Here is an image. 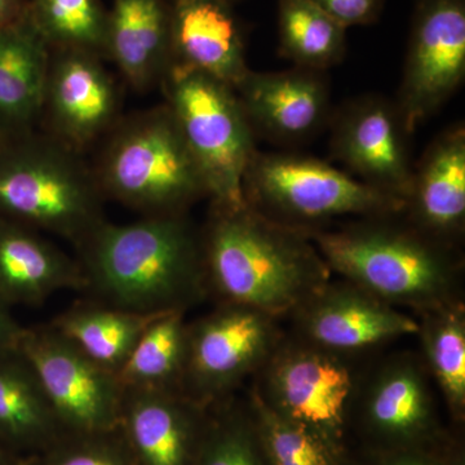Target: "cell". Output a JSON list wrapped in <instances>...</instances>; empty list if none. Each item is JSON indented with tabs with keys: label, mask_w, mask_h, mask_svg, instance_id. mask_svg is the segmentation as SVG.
<instances>
[{
	"label": "cell",
	"mask_w": 465,
	"mask_h": 465,
	"mask_svg": "<svg viewBox=\"0 0 465 465\" xmlns=\"http://www.w3.org/2000/svg\"><path fill=\"white\" fill-rule=\"evenodd\" d=\"M162 314H143L104 304L76 302L50 323L97 365L118 374L140 336Z\"/></svg>",
	"instance_id": "cb8c5ba5"
},
{
	"label": "cell",
	"mask_w": 465,
	"mask_h": 465,
	"mask_svg": "<svg viewBox=\"0 0 465 465\" xmlns=\"http://www.w3.org/2000/svg\"><path fill=\"white\" fill-rule=\"evenodd\" d=\"M208 298L243 305L282 320L332 273L302 231L278 224L249 204H210L201 228Z\"/></svg>",
	"instance_id": "7a4b0ae2"
},
{
	"label": "cell",
	"mask_w": 465,
	"mask_h": 465,
	"mask_svg": "<svg viewBox=\"0 0 465 465\" xmlns=\"http://www.w3.org/2000/svg\"><path fill=\"white\" fill-rule=\"evenodd\" d=\"M283 335L277 318L243 305L217 304L188 324L182 393L203 407L234 396Z\"/></svg>",
	"instance_id": "30bf717a"
},
{
	"label": "cell",
	"mask_w": 465,
	"mask_h": 465,
	"mask_svg": "<svg viewBox=\"0 0 465 465\" xmlns=\"http://www.w3.org/2000/svg\"><path fill=\"white\" fill-rule=\"evenodd\" d=\"M465 76V0H418L396 106L409 134Z\"/></svg>",
	"instance_id": "7c38bea8"
},
{
	"label": "cell",
	"mask_w": 465,
	"mask_h": 465,
	"mask_svg": "<svg viewBox=\"0 0 465 465\" xmlns=\"http://www.w3.org/2000/svg\"><path fill=\"white\" fill-rule=\"evenodd\" d=\"M106 60L115 64L134 91H148L161 84L171 64L170 3L113 0Z\"/></svg>",
	"instance_id": "44dd1931"
},
{
	"label": "cell",
	"mask_w": 465,
	"mask_h": 465,
	"mask_svg": "<svg viewBox=\"0 0 465 465\" xmlns=\"http://www.w3.org/2000/svg\"><path fill=\"white\" fill-rule=\"evenodd\" d=\"M231 2H234V0H231Z\"/></svg>",
	"instance_id": "8d00e7d4"
},
{
	"label": "cell",
	"mask_w": 465,
	"mask_h": 465,
	"mask_svg": "<svg viewBox=\"0 0 465 465\" xmlns=\"http://www.w3.org/2000/svg\"><path fill=\"white\" fill-rule=\"evenodd\" d=\"M78 260L41 232L0 219V298L8 305H41L64 290L84 291Z\"/></svg>",
	"instance_id": "ffe728a7"
},
{
	"label": "cell",
	"mask_w": 465,
	"mask_h": 465,
	"mask_svg": "<svg viewBox=\"0 0 465 465\" xmlns=\"http://www.w3.org/2000/svg\"><path fill=\"white\" fill-rule=\"evenodd\" d=\"M251 415L269 465H341L345 455L304 427L287 420L246 391Z\"/></svg>",
	"instance_id": "f546056e"
},
{
	"label": "cell",
	"mask_w": 465,
	"mask_h": 465,
	"mask_svg": "<svg viewBox=\"0 0 465 465\" xmlns=\"http://www.w3.org/2000/svg\"><path fill=\"white\" fill-rule=\"evenodd\" d=\"M206 419L182 391L124 390L119 427L137 465H194Z\"/></svg>",
	"instance_id": "e0dca14e"
},
{
	"label": "cell",
	"mask_w": 465,
	"mask_h": 465,
	"mask_svg": "<svg viewBox=\"0 0 465 465\" xmlns=\"http://www.w3.org/2000/svg\"><path fill=\"white\" fill-rule=\"evenodd\" d=\"M18 351L35 372L65 434L119 427L124 390L118 376L94 362L51 324L24 327Z\"/></svg>",
	"instance_id": "8fae6325"
},
{
	"label": "cell",
	"mask_w": 465,
	"mask_h": 465,
	"mask_svg": "<svg viewBox=\"0 0 465 465\" xmlns=\"http://www.w3.org/2000/svg\"><path fill=\"white\" fill-rule=\"evenodd\" d=\"M104 201L81 153L41 130L0 140V219L78 247L106 222Z\"/></svg>",
	"instance_id": "5b68a950"
},
{
	"label": "cell",
	"mask_w": 465,
	"mask_h": 465,
	"mask_svg": "<svg viewBox=\"0 0 465 465\" xmlns=\"http://www.w3.org/2000/svg\"><path fill=\"white\" fill-rule=\"evenodd\" d=\"M27 0H0V27L16 24L25 16Z\"/></svg>",
	"instance_id": "e575fe53"
},
{
	"label": "cell",
	"mask_w": 465,
	"mask_h": 465,
	"mask_svg": "<svg viewBox=\"0 0 465 465\" xmlns=\"http://www.w3.org/2000/svg\"><path fill=\"white\" fill-rule=\"evenodd\" d=\"M101 143L91 168L104 200L150 217L189 213L208 198L200 168L164 104L122 115Z\"/></svg>",
	"instance_id": "277c9868"
},
{
	"label": "cell",
	"mask_w": 465,
	"mask_h": 465,
	"mask_svg": "<svg viewBox=\"0 0 465 465\" xmlns=\"http://www.w3.org/2000/svg\"><path fill=\"white\" fill-rule=\"evenodd\" d=\"M188 324L185 313L162 314L146 327L118 376L124 390L182 391Z\"/></svg>",
	"instance_id": "484cf974"
},
{
	"label": "cell",
	"mask_w": 465,
	"mask_h": 465,
	"mask_svg": "<svg viewBox=\"0 0 465 465\" xmlns=\"http://www.w3.org/2000/svg\"><path fill=\"white\" fill-rule=\"evenodd\" d=\"M360 360L284 332L249 390L275 414L347 454L351 414L366 370Z\"/></svg>",
	"instance_id": "52a82bcc"
},
{
	"label": "cell",
	"mask_w": 465,
	"mask_h": 465,
	"mask_svg": "<svg viewBox=\"0 0 465 465\" xmlns=\"http://www.w3.org/2000/svg\"><path fill=\"white\" fill-rule=\"evenodd\" d=\"M420 356L449 415L465 420V304L443 305L416 314Z\"/></svg>",
	"instance_id": "d4e9b609"
},
{
	"label": "cell",
	"mask_w": 465,
	"mask_h": 465,
	"mask_svg": "<svg viewBox=\"0 0 465 465\" xmlns=\"http://www.w3.org/2000/svg\"><path fill=\"white\" fill-rule=\"evenodd\" d=\"M171 64L237 87L249 73L231 0H171Z\"/></svg>",
	"instance_id": "d6986e66"
},
{
	"label": "cell",
	"mask_w": 465,
	"mask_h": 465,
	"mask_svg": "<svg viewBox=\"0 0 465 465\" xmlns=\"http://www.w3.org/2000/svg\"><path fill=\"white\" fill-rule=\"evenodd\" d=\"M104 58L51 50L38 130L84 154L118 124L121 94Z\"/></svg>",
	"instance_id": "4fadbf2b"
},
{
	"label": "cell",
	"mask_w": 465,
	"mask_h": 465,
	"mask_svg": "<svg viewBox=\"0 0 465 465\" xmlns=\"http://www.w3.org/2000/svg\"><path fill=\"white\" fill-rule=\"evenodd\" d=\"M341 465H465L460 446L440 449L390 450L372 451L361 449L351 454V450Z\"/></svg>",
	"instance_id": "1f68e13d"
},
{
	"label": "cell",
	"mask_w": 465,
	"mask_h": 465,
	"mask_svg": "<svg viewBox=\"0 0 465 465\" xmlns=\"http://www.w3.org/2000/svg\"><path fill=\"white\" fill-rule=\"evenodd\" d=\"M287 318L291 335L351 357L418 331L415 317L344 280L330 281Z\"/></svg>",
	"instance_id": "5bb4252c"
},
{
	"label": "cell",
	"mask_w": 465,
	"mask_h": 465,
	"mask_svg": "<svg viewBox=\"0 0 465 465\" xmlns=\"http://www.w3.org/2000/svg\"><path fill=\"white\" fill-rule=\"evenodd\" d=\"M339 25H370L381 16L384 0H312Z\"/></svg>",
	"instance_id": "d6a6232c"
},
{
	"label": "cell",
	"mask_w": 465,
	"mask_h": 465,
	"mask_svg": "<svg viewBox=\"0 0 465 465\" xmlns=\"http://www.w3.org/2000/svg\"><path fill=\"white\" fill-rule=\"evenodd\" d=\"M63 428L32 366L16 351L0 353V445L50 449Z\"/></svg>",
	"instance_id": "603a6c76"
},
{
	"label": "cell",
	"mask_w": 465,
	"mask_h": 465,
	"mask_svg": "<svg viewBox=\"0 0 465 465\" xmlns=\"http://www.w3.org/2000/svg\"><path fill=\"white\" fill-rule=\"evenodd\" d=\"M278 34L281 54L302 69L324 72L347 52V29L312 0H280Z\"/></svg>",
	"instance_id": "4316f807"
},
{
	"label": "cell",
	"mask_w": 465,
	"mask_h": 465,
	"mask_svg": "<svg viewBox=\"0 0 465 465\" xmlns=\"http://www.w3.org/2000/svg\"><path fill=\"white\" fill-rule=\"evenodd\" d=\"M194 465H269L246 396L207 407L206 427Z\"/></svg>",
	"instance_id": "f1b7e54d"
},
{
	"label": "cell",
	"mask_w": 465,
	"mask_h": 465,
	"mask_svg": "<svg viewBox=\"0 0 465 465\" xmlns=\"http://www.w3.org/2000/svg\"><path fill=\"white\" fill-rule=\"evenodd\" d=\"M11 305L0 298V353L16 351L24 326L12 314Z\"/></svg>",
	"instance_id": "836d02e7"
},
{
	"label": "cell",
	"mask_w": 465,
	"mask_h": 465,
	"mask_svg": "<svg viewBox=\"0 0 465 465\" xmlns=\"http://www.w3.org/2000/svg\"><path fill=\"white\" fill-rule=\"evenodd\" d=\"M166 103L200 168L210 204L246 203L243 179L255 134L234 88L202 73L170 65L161 82Z\"/></svg>",
	"instance_id": "ba28073f"
},
{
	"label": "cell",
	"mask_w": 465,
	"mask_h": 465,
	"mask_svg": "<svg viewBox=\"0 0 465 465\" xmlns=\"http://www.w3.org/2000/svg\"><path fill=\"white\" fill-rule=\"evenodd\" d=\"M26 15L50 50L90 52L106 60L108 9L101 0H27Z\"/></svg>",
	"instance_id": "83f0119b"
},
{
	"label": "cell",
	"mask_w": 465,
	"mask_h": 465,
	"mask_svg": "<svg viewBox=\"0 0 465 465\" xmlns=\"http://www.w3.org/2000/svg\"><path fill=\"white\" fill-rule=\"evenodd\" d=\"M50 54L27 15L0 27V140L38 130Z\"/></svg>",
	"instance_id": "7402d4cb"
},
{
	"label": "cell",
	"mask_w": 465,
	"mask_h": 465,
	"mask_svg": "<svg viewBox=\"0 0 465 465\" xmlns=\"http://www.w3.org/2000/svg\"><path fill=\"white\" fill-rule=\"evenodd\" d=\"M341 280L415 314L464 302L460 251L427 237L402 215L366 217L305 232Z\"/></svg>",
	"instance_id": "3957f363"
},
{
	"label": "cell",
	"mask_w": 465,
	"mask_h": 465,
	"mask_svg": "<svg viewBox=\"0 0 465 465\" xmlns=\"http://www.w3.org/2000/svg\"><path fill=\"white\" fill-rule=\"evenodd\" d=\"M396 104L378 96L348 104L332 124V158L348 173L405 204L414 166Z\"/></svg>",
	"instance_id": "9a60e30c"
},
{
	"label": "cell",
	"mask_w": 465,
	"mask_h": 465,
	"mask_svg": "<svg viewBox=\"0 0 465 465\" xmlns=\"http://www.w3.org/2000/svg\"><path fill=\"white\" fill-rule=\"evenodd\" d=\"M118 428L104 432L70 434V440L60 437L51 446V457L45 465H137L124 436L114 437Z\"/></svg>",
	"instance_id": "4dcf8cb0"
},
{
	"label": "cell",
	"mask_w": 465,
	"mask_h": 465,
	"mask_svg": "<svg viewBox=\"0 0 465 465\" xmlns=\"http://www.w3.org/2000/svg\"><path fill=\"white\" fill-rule=\"evenodd\" d=\"M243 197L262 215L304 232L344 217L399 215L405 206L320 159L258 150L244 174Z\"/></svg>",
	"instance_id": "8992f818"
},
{
	"label": "cell",
	"mask_w": 465,
	"mask_h": 465,
	"mask_svg": "<svg viewBox=\"0 0 465 465\" xmlns=\"http://www.w3.org/2000/svg\"><path fill=\"white\" fill-rule=\"evenodd\" d=\"M84 292L143 314L182 312L208 299L201 228L189 213L103 223L78 247Z\"/></svg>",
	"instance_id": "6da1fadb"
},
{
	"label": "cell",
	"mask_w": 465,
	"mask_h": 465,
	"mask_svg": "<svg viewBox=\"0 0 465 465\" xmlns=\"http://www.w3.org/2000/svg\"><path fill=\"white\" fill-rule=\"evenodd\" d=\"M0 465H12L7 457V452H5V448L2 445H0Z\"/></svg>",
	"instance_id": "d590c367"
},
{
	"label": "cell",
	"mask_w": 465,
	"mask_h": 465,
	"mask_svg": "<svg viewBox=\"0 0 465 465\" xmlns=\"http://www.w3.org/2000/svg\"><path fill=\"white\" fill-rule=\"evenodd\" d=\"M234 91L253 134L272 142H304L329 119V87L317 70H249Z\"/></svg>",
	"instance_id": "2e32d148"
},
{
	"label": "cell",
	"mask_w": 465,
	"mask_h": 465,
	"mask_svg": "<svg viewBox=\"0 0 465 465\" xmlns=\"http://www.w3.org/2000/svg\"><path fill=\"white\" fill-rule=\"evenodd\" d=\"M403 219L427 237L460 249L465 232V128L440 134L414 166Z\"/></svg>",
	"instance_id": "ac0fdd59"
},
{
	"label": "cell",
	"mask_w": 465,
	"mask_h": 465,
	"mask_svg": "<svg viewBox=\"0 0 465 465\" xmlns=\"http://www.w3.org/2000/svg\"><path fill=\"white\" fill-rule=\"evenodd\" d=\"M419 353L402 351L365 370L351 432L363 450L440 449L457 445L440 420L436 391Z\"/></svg>",
	"instance_id": "9c48e42d"
}]
</instances>
